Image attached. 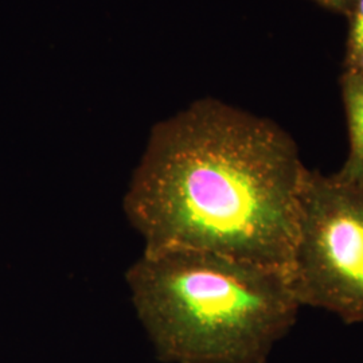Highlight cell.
Wrapping results in <instances>:
<instances>
[{
  "mask_svg": "<svg viewBox=\"0 0 363 363\" xmlns=\"http://www.w3.org/2000/svg\"><path fill=\"white\" fill-rule=\"evenodd\" d=\"M350 133V155L337 172L340 177L363 183V79H351L345 91Z\"/></svg>",
  "mask_w": 363,
  "mask_h": 363,
  "instance_id": "cell-4",
  "label": "cell"
},
{
  "mask_svg": "<svg viewBox=\"0 0 363 363\" xmlns=\"http://www.w3.org/2000/svg\"><path fill=\"white\" fill-rule=\"evenodd\" d=\"M298 306L363 323V183L308 171L284 269Z\"/></svg>",
  "mask_w": 363,
  "mask_h": 363,
  "instance_id": "cell-3",
  "label": "cell"
},
{
  "mask_svg": "<svg viewBox=\"0 0 363 363\" xmlns=\"http://www.w3.org/2000/svg\"><path fill=\"white\" fill-rule=\"evenodd\" d=\"M325 1H330V3H335V1H340V0H325Z\"/></svg>",
  "mask_w": 363,
  "mask_h": 363,
  "instance_id": "cell-6",
  "label": "cell"
},
{
  "mask_svg": "<svg viewBox=\"0 0 363 363\" xmlns=\"http://www.w3.org/2000/svg\"><path fill=\"white\" fill-rule=\"evenodd\" d=\"M125 280L163 363H267L300 310L283 269L203 250L144 247Z\"/></svg>",
  "mask_w": 363,
  "mask_h": 363,
  "instance_id": "cell-2",
  "label": "cell"
},
{
  "mask_svg": "<svg viewBox=\"0 0 363 363\" xmlns=\"http://www.w3.org/2000/svg\"><path fill=\"white\" fill-rule=\"evenodd\" d=\"M308 171L277 124L206 99L152 128L123 208L145 249L284 271Z\"/></svg>",
  "mask_w": 363,
  "mask_h": 363,
  "instance_id": "cell-1",
  "label": "cell"
},
{
  "mask_svg": "<svg viewBox=\"0 0 363 363\" xmlns=\"http://www.w3.org/2000/svg\"><path fill=\"white\" fill-rule=\"evenodd\" d=\"M352 45L357 52H363V0H359L351 30Z\"/></svg>",
  "mask_w": 363,
  "mask_h": 363,
  "instance_id": "cell-5",
  "label": "cell"
}]
</instances>
